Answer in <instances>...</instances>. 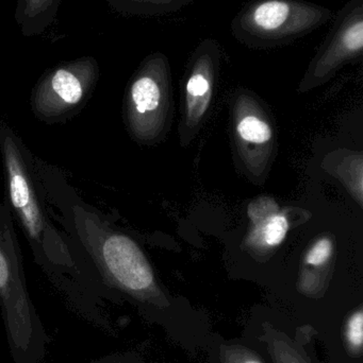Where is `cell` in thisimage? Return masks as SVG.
Returning a JSON list of instances; mask_svg holds the SVG:
<instances>
[{"label":"cell","mask_w":363,"mask_h":363,"mask_svg":"<svg viewBox=\"0 0 363 363\" xmlns=\"http://www.w3.org/2000/svg\"><path fill=\"white\" fill-rule=\"evenodd\" d=\"M0 157L6 202L29 242L34 259L53 277L75 284L98 277L67 235L55 225L34 164L36 155L0 121Z\"/></svg>","instance_id":"cell-1"},{"label":"cell","mask_w":363,"mask_h":363,"mask_svg":"<svg viewBox=\"0 0 363 363\" xmlns=\"http://www.w3.org/2000/svg\"><path fill=\"white\" fill-rule=\"evenodd\" d=\"M332 10L307 0H249L234 17V38L249 48L292 44L334 18Z\"/></svg>","instance_id":"cell-2"},{"label":"cell","mask_w":363,"mask_h":363,"mask_svg":"<svg viewBox=\"0 0 363 363\" xmlns=\"http://www.w3.org/2000/svg\"><path fill=\"white\" fill-rule=\"evenodd\" d=\"M0 303L9 338L17 352L36 345L38 322L30 302L13 216L0 199Z\"/></svg>","instance_id":"cell-3"},{"label":"cell","mask_w":363,"mask_h":363,"mask_svg":"<svg viewBox=\"0 0 363 363\" xmlns=\"http://www.w3.org/2000/svg\"><path fill=\"white\" fill-rule=\"evenodd\" d=\"M99 79L96 59L83 57L47 70L31 94V110L45 123H63L78 114L95 91Z\"/></svg>","instance_id":"cell-4"},{"label":"cell","mask_w":363,"mask_h":363,"mask_svg":"<svg viewBox=\"0 0 363 363\" xmlns=\"http://www.w3.org/2000/svg\"><path fill=\"white\" fill-rule=\"evenodd\" d=\"M170 64L162 52L145 57L132 76L125 96V115L134 138L151 140L159 127L160 115L168 100Z\"/></svg>","instance_id":"cell-5"},{"label":"cell","mask_w":363,"mask_h":363,"mask_svg":"<svg viewBox=\"0 0 363 363\" xmlns=\"http://www.w3.org/2000/svg\"><path fill=\"white\" fill-rule=\"evenodd\" d=\"M335 17L330 33L311 60L303 87L321 84L363 55V0H349Z\"/></svg>","instance_id":"cell-6"},{"label":"cell","mask_w":363,"mask_h":363,"mask_svg":"<svg viewBox=\"0 0 363 363\" xmlns=\"http://www.w3.org/2000/svg\"><path fill=\"white\" fill-rule=\"evenodd\" d=\"M264 207L266 200L253 203L249 207V217L255 225L251 242L262 247H276L285 240L289 223L287 218L277 211L276 205H270L266 213Z\"/></svg>","instance_id":"cell-7"},{"label":"cell","mask_w":363,"mask_h":363,"mask_svg":"<svg viewBox=\"0 0 363 363\" xmlns=\"http://www.w3.org/2000/svg\"><path fill=\"white\" fill-rule=\"evenodd\" d=\"M61 0H17L15 21L25 36L38 35L55 21Z\"/></svg>","instance_id":"cell-8"},{"label":"cell","mask_w":363,"mask_h":363,"mask_svg":"<svg viewBox=\"0 0 363 363\" xmlns=\"http://www.w3.org/2000/svg\"><path fill=\"white\" fill-rule=\"evenodd\" d=\"M194 0H108L113 10L129 16L153 17L177 12Z\"/></svg>","instance_id":"cell-9"},{"label":"cell","mask_w":363,"mask_h":363,"mask_svg":"<svg viewBox=\"0 0 363 363\" xmlns=\"http://www.w3.org/2000/svg\"><path fill=\"white\" fill-rule=\"evenodd\" d=\"M237 132L241 140L251 144H266L272 140V129L266 121L254 115H247L239 121Z\"/></svg>","instance_id":"cell-10"},{"label":"cell","mask_w":363,"mask_h":363,"mask_svg":"<svg viewBox=\"0 0 363 363\" xmlns=\"http://www.w3.org/2000/svg\"><path fill=\"white\" fill-rule=\"evenodd\" d=\"M345 340L354 353L362 354L363 345V313L359 308L352 313L345 324Z\"/></svg>","instance_id":"cell-11"},{"label":"cell","mask_w":363,"mask_h":363,"mask_svg":"<svg viewBox=\"0 0 363 363\" xmlns=\"http://www.w3.org/2000/svg\"><path fill=\"white\" fill-rule=\"evenodd\" d=\"M332 252H334L332 241L327 237H324L317 241L313 247L307 252L305 262L311 266H323L332 257Z\"/></svg>","instance_id":"cell-12"},{"label":"cell","mask_w":363,"mask_h":363,"mask_svg":"<svg viewBox=\"0 0 363 363\" xmlns=\"http://www.w3.org/2000/svg\"><path fill=\"white\" fill-rule=\"evenodd\" d=\"M237 363H264L257 356L249 353H242L237 357Z\"/></svg>","instance_id":"cell-13"},{"label":"cell","mask_w":363,"mask_h":363,"mask_svg":"<svg viewBox=\"0 0 363 363\" xmlns=\"http://www.w3.org/2000/svg\"><path fill=\"white\" fill-rule=\"evenodd\" d=\"M279 362L281 363H300L293 356H290L288 349H281L279 352Z\"/></svg>","instance_id":"cell-14"}]
</instances>
